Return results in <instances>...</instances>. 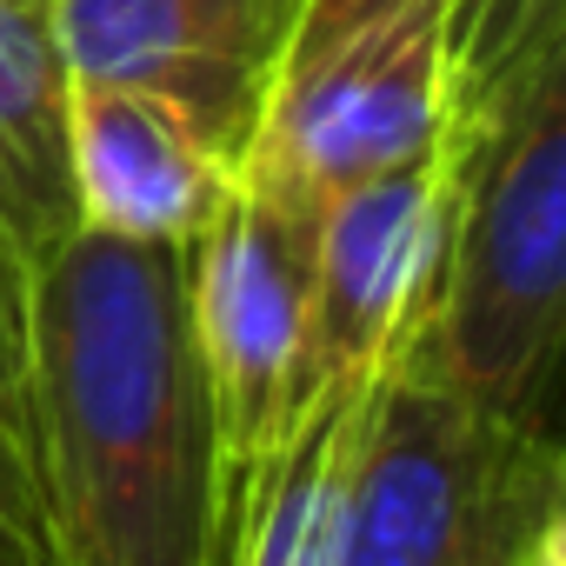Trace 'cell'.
<instances>
[{"mask_svg": "<svg viewBox=\"0 0 566 566\" xmlns=\"http://www.w3.org/2000/svg\"><path fill=\"white\" fill-rule=\"evenodd\" d=\"M34 566H213L220 460L187 327V253L74 233L21 321Z\"/></svg>", "mask_w": 566, "mask_h": 566, "instance_id": "6da1fadb", "label": "cell"}, {"mask_svg": "<svg viewBox=\"0 0 566 566\" xmlns=\"http://www.w3.org/2000/svg\"><path fill=\"white\" fill-rule=\"evenodd\" d=\"M440 266L407 374L486 427L553 433L566 321V21L447 101Z\"/></svg>", "mask_w": 566, "mask_h": 566, "instance_id": "7a4b0ae2", "label": "cell"}, {"mask_svg": "<svg viewBox=\"0 0 566 566\" xmlns=\"http://www.w3.org/2000/svg\"><path fill=\"white\" fill-rule=\"evenodd\" d=\"M559 433H506L394 367L347 480L334 566H566Z\"/></svg>", "mask_w": 566, "mask_h": 566, "instance_id": "3957f363", "label": "cell"}, {"mask_svg": "<svg viewBox=\"0 0 566 566\" xmlns=\"http://www.w3.org/2000/svg\"><path fill=\"white\" fill-rule=\"evenodd\" d=\"M447 8L387 14L340 48L273 74L233 154V180L314 227L340 193L433 160L447 140Z\"/></svg>", "mask_w": 566, "mask_h": 566, "instance_id": "277c9868", "label": "cell"}, {"mask_svg": "<svg viewBox=\"0 0 566 566\" xmlns=\"http://www.w3.org/2000/svg\"><path fill=\"white\" fill-rule=\"evenodd\" d=\"M187 253V327L213 420L220 493L287 447L307 394V273L314 227L253 200L240 180Z\"/></svg>", "mask_w": 566, "mask_h": 566, "instance_id": "5b68a950", "label": "cell"}, {"mask_svg": "<svg viewBox=\"0 0 566 566\" xmlns=\"http://www.w3.org/2000/svg\"><path fill=\"white\" fill-rule=\"evenodd\" d=\"M440 154L340 193L314 220L307 273V394H367L394 380L440 266Z\"/></svg>", "mask_w": 566, "mask_h": 566, "instance_id": "8992f818", "label": "cell"}, {"mask_svg": "<svg viewBox=\"0 0 566 566\" xmlns=\"http://www.w3.org/2000/svg\"><path fill=\"white\" fill-rule=\"evenodd\" d=\"M67 81L134 87L180 107L227 160L240 154L294 0H48Z\"/></svg>", "mask_w": 566, "mask_h": 566, "instance_id": "52a82bcc", "label": "cell"}, {"mask_svg": "<svg viewBox=\"0 0 566 566\" xmlns=\"http://www.w3.org/2000/svg\"><path fill=\"white\" fill-rule=\"evenodd\" d=\"M67 174L81 233L134 247H187L233 187V160L167 101L74 81Z\"/></svg>", "mask_w": 566, "mask_h": 566, "instance_id": "ba28073f", "label": "cell"}, {"mask_svg": "<svg viewBox=\"0 0 566 566\" xmlns=\"http://www.w3.org/2000/svg\"><path fill=\"white\" fill-rule=\"evenodd\" d=\"M67 61L48 0H0V260L34 301L41 266L81 233L67 174Z\"/></svg>", "mask_w": 566, "mask_h": 566, "instance_id": "9c48e42d", "label": "cell"}, {"mask_svg": "<svg viewBox=\"0 0 566 566\" xmlns=\"http://www.w3.org/2000/svg\"><path fill=\"white\" fill-rule=\"evenodd\" d=\"M380 387L314 400L301 413V427L287 433V447L266 453L253 473H240L220 493L213 566H334L347 480H354Z\"/></svg>", "mask_w": 566, "mask_h": 566, "instance_id": "30bf717a", "label": "cell"}, {"mask_svg": "<svg viewBox=\"0 0 566 566\" xmlns=\"http://www.w3.org/2000/svg\"><path fill=\"white\" fill-rule=\"evenodd\" d=\"M566 21V0H447V74L453 87L513 61L526 41Z\"/></svg>", "mask_w": 566, "mask_h": 566, "instance_id": "8fae6325", "label": "cell"}, {"mask_svg": "<svg viewBox=\"0 0 566 566\" xmlns=\"http://www.w3.org/2000/svg\"><path fill=\"white\" fill-rule=\"evenodd\" d=\"M21 321H28V294L0 260V539L34 553L28 493H21Z\"/></svg>", "mask_w": 566, "mask_h": 566, "instance_id": "7c38bea8", "label": "cell"}, {"mask_svg": "<svg viewBox=\"0 0 566 566\" xmlns=\"http://www.w3.org/2000/svg\"><path fill=\"white\" fill-rule=\"evenodd\" d=\"M407 8H447V0H301L294 28H287V48H280V67H301V61L340 48L347 34H360V28H374L387 14H407Z\"/></svg>", "mask_w": 566, "mask_h": 566, "instance_id": "4fadbf2b", "label": "cell"}, {"mask_svg": "<svg viewBox=\"0 0 566 566\" xmlns=\"http://www.w3.org/2000/svg\"><path fill=\"white\" fill-rule=\"evenodd\" d=\"M294 8H301V0H294Z\"/></svg>", "mask_w": 566, "mask_h": 566, "instance_id": "5bb4252c", "label": "cell"}]
</instances>
